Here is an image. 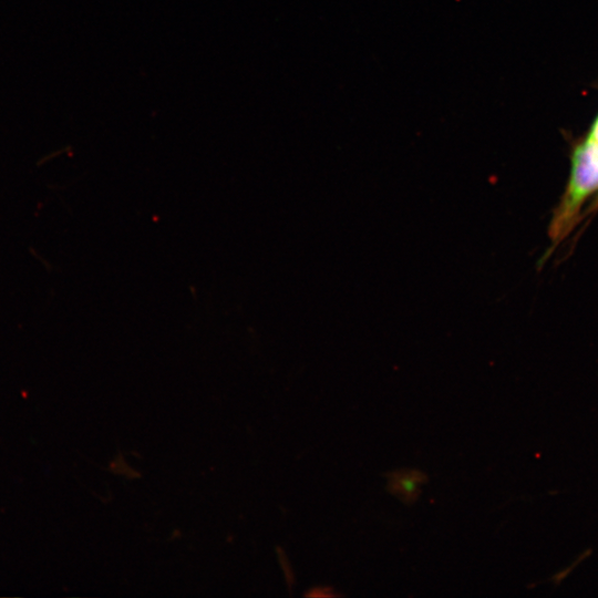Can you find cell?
Wrapping results in <instances>:
<instances>
[{
    "mask_svg": "<svg viewBox=\"0 0 598 598\" xmlns=\"http://www.w3.org/2000/svg\"><path fill=\"white\" fill-rule=\"evenodd\" d=\"M592 199L598 207V141L588 135L576 145L571 155V172L566 192L557 206L549 228L554 244L564 239L580 218L584 204Z\"/></svg>",
    "mask_w": 598,
    "mask_h": 598,
    "instance_id": "cell-1",
    "label": "cell"
},
{
    "mask_svg": "<svg viewBox=\"0 0 598 598\" xmlns=\"http://www.w3.org/2000/svg\"><path fill=\"white\" fill-rule=\"evenodd\" d=\"M389 477V491L405 503L416 499L420 494L419 484L426 481V476L419 471H399Z\"/></svg>",
    "mask_w": 598,
    "mask_h": 598,
    "instance_id": "cell-2",
    "label": "cell"
},
{
    "mask_svg": "<svg viewBox=\"0 0 598 598\" xmlns=\"http://www.w3.org/2000/svg\"><path fill=\"white\" fill-rule=\"evenodd\" d=\"M591 137H594L596 141H598V117L596 122L592 125L591 132L589 134Z\"/></svg>",
    "mask_w": 598,
    "mask_h": 598,
    "instance_id": "cell-4",
    "label": "cell"
},
{
    "mask_svg": "<svg viewBox=\"0 0 598 598\" xmlns=\"http://www.w3.org/2000/svg\"><path fill=\"white\" fill-rule=\"evenodd\" d=\"M307 596L309 597H334V596H338V594H334L333 592V589L331 588H326V587H316V588H312L308 594Z\"/></svg>",
    "mask_w": 598,
    "mask_h": 598,
    "instance_id": "cell-3",
    "label": "cell"
}]
</instances>
